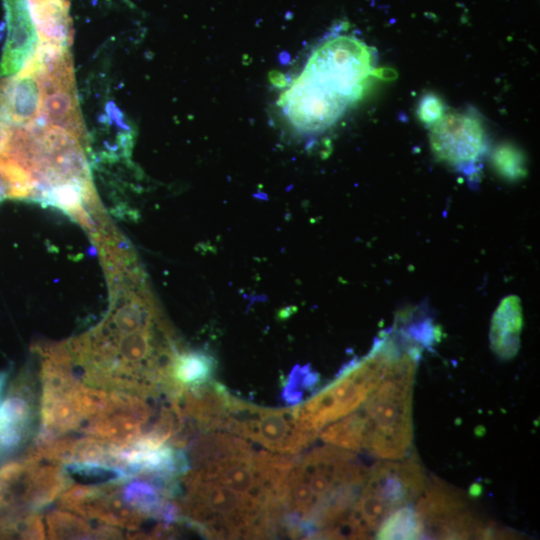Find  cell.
<instances>
[{
	"instance_id": "1",
	"label": "cell",
	"mask_w": 540,
	"mask_h": 540,
	"mask_svg": "<svg viewBox=\"0 0 540 540\" xmlns=\"http://www.w3.org/2000/svg\"><path fill=\"white\" fill-rule=\"evenodd\" d=\"M377 76L372 49L353 35L334 33L295 75L275 77L281 89L277 105L295 132L317 135L333 126Z\"/></svg>"
},
{
	"instance_id": "2",
	"label": "cell",
	"mask_w": 540,
	"mask_h": 540,
	"mask_svg": "<svg viewBox=\"0 0 540 540\" xmlns=\"http://www.w3.org/2000/svg\"><path fill=\"white\" fill-rule=\"evenodd\" d=\"M423 348L410 345L361 405L366 419L364 449L382 460L402 459L411 446L413 384Z\"/></svg>"
},
{
	"instance_id": "3",
	"label": "cell",
	"mask_w": 540,
	"mask_h": 540,
	"mask_svg": "<svg viewBox=\"0 0 540 540\" xmlns=\"http://www.w3.org/2000/svg\"><path fill=\"white\" fill-rule=\"evenodd\" d=\"M426 485L424 469L415 457L382 460L369 469L349 521L364 538H370L389 514L410 505Z\"/></svg>"
},
{
	"instance_id": "4",
	"label": "cell",
	"mask_w": 540,
	"mask_h": 540,
	"mask_svg": "<svg viewBox=\"0 0 540 540\" xmlns=\"http://www.w3.org/2000/svg\"><path fill=\"white\" fill-rule=\"evenodd\" d=\"M31 64L42 89L39 121L68 131L84 144L85 128L69 49L41 45L35 50Z\"/></svg>"
},
{
	"instance_id": "5",
	"label": "cell",
	"mask_w": 540,
	"mask_h": 540,
	"mask_svg": "<svg viewBox=\"0 0 540 540\" xmlns=\"http://www.w3.org/2000/svg\"><path fill=\"white\" fill-rule=\"evenodd\" d=\"M424 526V538L469 539L505 536L495 525L484 523L462 496L441 483L426 485L414 507Z\"/></svg>"
},
{
	"instance_id": "6",
	"label": "cell",
	"mask_w": 540,
	"mask_h": 540,
	"mask_svg": "<svg viewBox=\"0 0 540 540\" xmlns=\"http://www.w3.org/2000/svg\"><path fill=\"white\" fill-rule=\"evenodd\" d=\"M230 432L272 452L290 455L299 453L319 435L305 428L292 408H262L247 402L234 415Z\"/></svg>"
},
{
	"instance_id": "7",
	"label": "cell",
	"mask_w": 540,
	"mask_h": 540,
	"mask_svg": "<svg viewBox=\"0 0 540 540\" xmlns=\"http://www.w3.org/2000/svg\"><path fill=\"white\" fill-rule=\"evenodd\" d=\"M430 141L441 160L463 171L472 170L487 148L481 121L471 113H444L431 125Z\"/></svg>"
},
{
	"instance_id": "8",
	"label": "cell",
	"mask_w": 540,
	"mask_h": 540,
	"mask_svg": "<svg viewBox=\"0 0 540 540\" xmlns=\"http://www.w3.org/2000/svg\"><path fill=\"white\" fill-rule=\"evenodd\" d=\"M42 89L27 60L19 73L0 82V116L11 126H28L41 115Z\"/></svg>"
},
{
	"instance_id": "9",
	"label": "cell",
	"mask_w": 540,
	"mask_h": 540,
	"mask_svg": "<svg viewBox=\"0 0 540 540\" xmlns=\"http://www.w3.org/2000/svg\"><path fill=\"white\" fill-rule=\"evenodd\" d=\"M28 387L17 383L0 404V460L23 442L32 420Z\"/></svg>"
},
{
	"instance_id": "10",
	"label": "cell",
	"mask_w": 540,
	"mask_h": 540,
	"mask_svg": "<svg viewBox=\"0 0 540 540\" xmlns=\"http://www.w3.org/2000/svg\"><path fill=\"white\" fill-rule=\"evenodd\" d=\"M36 30L38 43L68 48L73 41V27L67 0H26Z\"/></svg>"
},
{
	"instance_id": "11",
	"label": "cell",
	"mask_w": 540,
	"mask_h": 540,
	"mask_svg": "<svg viewBox=\"0 0 540 540\" xmlns=\"http://www.w3.org/2000/svg\"><path fill=\"white\" fill-rule=\"evenodd\" d=\"M214 370V358L206 352H176L168 371L173 397L179 396L186 389L211 382Z\"/></svg>"
},
{
	"instance_id": "12",
	"label": "cell",
	"mask_w": 540,
	"mask_h": 540,
	"mask_svg": "<svg viewBox=\"0 0 540 540\" xmlns=\"http://www.w3.org/2000/svg\"><path fill=\"white\" fill-rule=\"evenodd\" d=\"M521 323L518 304L512 300L503 302L494 315L490 331L491 346L497 355L508 359L516 354Z\"/></svg>"
},
{
	"instance_id": "13",
	"label": "cell",
	"mask_w": 540,
	"mask_h": 540,
	"mask_svg": "<svg viewBox=\"0 0 540 540\" xmlns=\"http://www.w3.org/2000/svg\"><path fill=\"white\" fill-rule=\"evenodd\" d=\"M250 444L235 434L208 431L191 448L194 467L231 456L252 453Z\"/></svg>"
},
{
	"instance_id": "14",
	"label": "cell",
	"mask_w": 540,
	"mask_h": 540,
	"mask_svg": "<svg viewBox=\"0 0 540 540\" xmlns=\"http://www.w3.org/2000/svg\"><path fill=\"white\" fill-rule=\"evenodd\" d=\"M319 436L325 443L345 450L358 452L364 449L366 419L361 408L328 425Z\"/></svg>"
},
{
	"instance_id": "15",
	"label": "cell",
	"mask_w": 540,
	"mask_h": 540,
	"mask_svg": "<svg viewBox=\"0 0 540 540\" xmlns=\"http://www.w3.org/2000/svg\"><path fill=\"white\" fill-rule=\"evenodd\" d=\"M374 536L377 539H421L424 526L416 509L406 505L389 514Z\"/></svg>"
},
{
	"instance_id": "16",
	"label": "cell",
	"mask_w": 540,
	"mask_h": 540,
	"mask_svg": "<svg viewBox=\"0 0 540 540\" xmlns=\"http://www.w3.org/2000/svg\"><path fill=\"white\" fill-rule=\"evenodd\" d=\"M51 538H84L95 535L91 527L70 513L53 512L48 516Z\"/></svg>"
},
{
	"instance_id": "17",
	"label": "cell",
	"mask_w": 540,
	"mask_h": 540,
	"mask_svg": "<svg viewBox=\"0 0 540 540\" xmlns=\"http://www.w3.org/2000/svg\"><path fill=\"white\" fill-rule=\"evenodd\" d=\"M493 163L501 174L510 179L519 178L524 173L522 156L511 145L498 147L493 155Z\"/></svg>"
},
{
	"instance_id": "18",
	"label": "cell",
	"mask_w": 540,
	"mask_h": 540,
	"mask_svg": "<svg viewBox=\"0 0 540 540\" xmlns=\"http://www.w3.org/2000/svg\"><path fill=\"white\" fill-rule=\"evenodd\" d=\"M444 114V106L441 100L433 94L423 97L419 104V118L428 125H432Z\"/></svg>"
}]
</instances>
